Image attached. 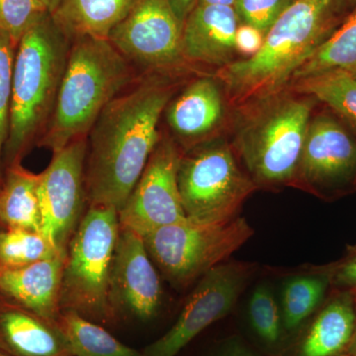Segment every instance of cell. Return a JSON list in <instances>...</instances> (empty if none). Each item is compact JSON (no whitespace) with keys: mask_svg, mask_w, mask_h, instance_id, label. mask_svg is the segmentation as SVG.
Masks as SVG:
<instances>
[{"mask_svg":"<svg viewBox=\"0 0 356 356\" xmlns=\"http://www.w3.org/2000/svg\"><path fill=\"white\" fill-rule=\"evenodd\" d=\"M175 74H140L105 107L88 137V207L121 209L161 142L159 122L177 93Z\"/></svg>","mask_w":356,"mask_h":356,"instance_id":"obj_1","label":"cell"},{"mask_svg":"<svg viewBox=\"0 0 356 356\" xmlns=\"http://www.w3.org/2000/svg\"><path fill=\"white\" fill-rule=\"evenodd\" d=\"M341 20L337 0H295L266 33L259 53L220 69L225 93L245 105L283 90Z\"/></svg>","mask_w":356,"mask_h":356,"instance_id":"obj_2","label":"cell"},{"mask_svg":"<svg viewBox=\"0 0 356 356\" xmlns=\"http://www.w3.org/2000/svg\"><path fill=\"white\" fill-rule=\"evenodd\" d=\"M72 42L50 13L42 16L20 40L13 67L10 127L4 147V170L21 165L48 127Z\"/></svg>","mask_w":356,"mask_h":356,"instance_id":"obj_3","label":"cell"},{"mask_svg":"<svg viewBox=\"0 0 356 356\" xmlns=\"http://www.w3.org/2000/svg\"><path fill=\"white\" fill-rule=\"evenodd\" d=\"M140 76L108 39H72L55 109L37 147L55 153L88 139L105 107Z\"/></svg>","mask_w":356,"mask_h":356,"instance_id":"obj_4","label":"cell"},{"mask_svg":"<svg viewBox=\"0 0 356 356\" xmlns=\"http://www.w3.org/2000/svg\"><path fill=\"white\" fill-rule=\"evenodd\" d=\"M317 103L283 89L245 104L232 147L259 189L291 186Z\"/></svg>","mask_w":356,"mask_h":356,"instance_id":"obj_5","label":"cell"},{"mask_svg":"<svg viewBox=\"0 0 356 356\" xmlns=\"http://www.w3.org/2000/svg\"><path fill=\"white\" fill-rule=\"evenodd\" d=\"M120 224L113 207H88L67 245L60 287V309L99 325H113L110 275Z\"/></svg>","mask_w":356,"mask_h":356,"instance_id":"obj_6","label":"cell"},{"mask_svg":"<svg viewBox=\"0 0 356 356\" xmlns=\"http://www.w3.org/2000/svg\"><path fill=\"white\" fill-rule=\"evenodd\" d=\"M177 182L186 217L199 222L240 217L243 203L259 191L233 147L216 137L182 153Z\"/></svg>","mask_w":356,"mask_h":356,"instance_id":"obj_7","label":"cell"},{"mask_svg":"<svg viewBox=\"0 0 356 356\" xmlns=\"http://www.w3.org/2000/svg\"><path fill=\"white\" fill-rule=\"evenodd\" d=\"M243 217L207 222L186 218L143 236L154 266L173 287L184 289L224 262L254 236Z\"/></svg>","mask_w":356,"mask_h":356,"instance_id":"obj_8","label":"cell"},{"mask_svg":"<svg viewBox=\"0 0 356 356\" xmlns=\"http://www.w3.org/2000/svg\"><path fill=\"white\" fill-rule=\"evenodd\" d=\"M291 187L327 201L356 191V136L325 105L312 115Z\"/></svg>","mask_w":356,"mask_h":356,"instance_id":"obj_9","label":"cell"},{"mask_svg":"<svg viewBox=\"0 0 356 356\" xmlns=\"http://www.w3.org/2000/svg\"><path fill=\"white\" fill-rule=\"evenodd\" d=\"M184 25L170 0H136L107 39L140 74H175L187 65Z\"/></svg>","mask_w":356,"mask_h":356,"instance_id":"obj_10","label":"cell"},{"mask_svg":"<svg viewBox=\"0 0 356 356\" xmlns=\"http://www.w3.org/2000/svg\"><path fill=\"white\" fill-rule=\"evenodd\" d=\"M257 264L226 261L198 281L172 329L149 344L140 356H175L206 327L228 315L240 298Z\"/></svg>","mask_w":356,"mask_h":356,"instance_id":"obj_11","label":"cell"},{"mask_svg":"<svg viewBox=\"0 0 356 356\" xmlns=\"http://www.w3.org/2000/svg\"><path fill=\"white\" fill-rule=\"evenodd\" d=\"M86 154L88 139L76 140L53 153L50 165L39 173L41 232L62 254L88 208Z\"/></svg>","mask_w":356,"mask_h":356,"instance_id":"obj_12","label":"cell"},{"mask_svg":"<svg viewBox=\"0 0 356 356\" xmlns=\"http://www.w3.org/2000/svg\"><path fill=\"white\" fill-rule=\"evenodd\" d=\"M182 153L170 136L163 135L137 184L119 210L121 227L145 236L186 219L177 182Z\"/></svg>","mask_w":356,"mask_h":356,"instance_id":"obj_13","label":"cell"},{"mask_svg":"<svg viewBox=\"0 0 356 356\" xmlns=\"http://www.w3.org/2000/svg\"><path fill=\"white\" fill-rule=\"evenodd\" d=\"M163 289L144 238L120 226L110 275L109 298L119 318L130 316L147 322L156 315Z\"/></svg>","mask_w":356,"mask_h":356,"instance_id":"obj_14","label":"cell"},{"mask_svg":"<svg viewBox=\"0 0 356 356\" xmlns=\"http://www.w3.org/2000/svg\"><path fill=\"white\" fill-rule=\"evenodd\" d=\"M175 95L163 116L178 147L185 152L215 138L212 134L221 127L226 115L225 90L219 79L197 77Z\"/></svg>","mask_w":356,"mask_h":356,"instance_id":"obj_15","label":"cell"},{"mask_svg":"<svg viewBox=\"0 0 356 356\" xmlns=\"http://www.w3.org/2000/svg\"><path fill=\"white\" fill-rule=\"evenodd\" d=\"M240 18L235 7L196 6L184 25L182 48L187 64L226 67L233 63Z\"/></svg>","mask_w":356,"mask_h":356,"instance_id":"obj_16","label":"cell"},{"mask_svg":"<svg viewBox=\"0 0 356 356\" xmlns=\"http://www.w3.org/2000/svg\"><path fill=\"white\" fill-rule=\"evenodd\" d=\"M65 255L0 268V295L40 317L58 323Z\"/></svg>","mask_w":356,"mask_h":356,"instance_id":"obj_17","label":"cell"},{"mask_svg":"<svg viewBox=\"0 0 356 356\" xmlns=\"http://www.w3.org/2000/svg\"><path fill=\"white\" fill-rule=\"evenodd\" d=\"M0 351L9 356H74L60 324L0 295Z\"/></svg>","mask_w":356,"mask_h":356,"instance_id":"obj_18","label":"cell"},{"mask_svg":"<svg viewBox=\"0 0 356 356\" xmlns=\"http://www.w3.org/2000/svg\"><path fill=\"white\" fill-rule=\"evenodd\" d=\"M355 325V297L339 291L318 309L290 356H339L350 348Z\"/></svg>","mask_w":356,"mask_h":356,"instance_id":"obj_19","label":"cell"},{"mask_svg":"<svg viewBox=\"0 0 356 356\" xmlns=\"http://www.w3.org/2000/svg\"><path fill=\"white\" fill-rule=\"evenodd\" d=\"M136 0H60L51 15L70 38L107 39Z\"/></svg>","mask_w":356,"mask_h":356,"instance_id":"obj_20","label":"cell"},{"mask_svg":"<svg viewBox=\"0 0 356 356\" xmlns=\"http://www.w3.org/2000/svg\"><path fill=\"white\" fill-rule=\"evenodd\" d=\"M39 182L40 175L22 165L4 170L0 191V222L4 228L41 232Z\"/></svg>","mask_w":356,"mask_h":356,"instance_id":"obj_21","label":"cell"},{"mask_svg":"<svg viewBox=\"0 0 356 356\" xmlns=\"http://www.w3.org/2000/svg\"><path fill=\"white\" fill-rule=\"evenodd\" d=\"M334 70L356 81V6L295 72L291 83Z\"/></svg>","mask_w":356,"mask_h":356,"instance_id":"obj_22","label":"cell"},{"mask_svg":"<svg viewBox=\"0 0 356 356\" xmlns=\"http://www.w3.org/2000/svg\"><path fill=\"white\" fill-rule=\"evenodd\" d=\"M330 285L327 268L311 269L289 278L281 295L283 327L288 332H294L303 325L322 305Z\"/></svg>","mask_w":356,"mask_h":356,"instance_id":"obj_23","label":"cell"},{"mask_svg":"<svg viewBox=\"0 0 356 356\" xmlns=\"http://www.w3.org/2000/svg\"><path fill=\"white\" fill-rule=\"evenodd\" d=\"M300 95L312 96L337 114L356 136V81L339 70L322 72L290 83Z\"/></svg>","mask_w":356,"mask_h":356,"instance_id":"obj_24","label":"cell"},{"mask_svg":"<svg viewBox=\"0 0 356 356\" xmlns=\"http://www.w3.org/2000/svg\"><path fill=\"white\" fill-rule=\"evenodd\" d=\"M58 324L67 337L74 356H140L122 343L102 325L72 311L62 312Z\"/></svg>","mask_w":356,"mask_h":356,"instance_id":"obj_25","label":"cell"},{"mask_svg":"<svg viewBox=\"0 0 356 356\" xmlns=\"http://www.w3.org/2000/svg\"><path fill=\"white\" fill-rule=\"evenodd\" d=\"M65 255L41 232L0 229V268H13Z\"/></svg>","mask_w":356,"mask_h":356,"instance_id":"obj_26","label":"cell"},{"mask_svg":"<svg viewBox=\"0 0 356 356\" xmlns=\"http://www.w3.org/2000/svg\"><path fill=\"white\" fill-rule=\"evenodd\" d=\"M248 316L255 334L267 344L278 343L282 332L281 309L267 285L255 288L248 302Z\"/></svg>","mask_w":356,"mask_h":356,"instance_id":"obj_27","label":"cell"},{"mask_svg":"<svg viewBox=\"0 0 356 356\" xmlns=\"http://www.w3.org/2000/svg\"><path fill=\"white\" fill-rule=\"evenodd\" d=\"M16 46L0 29V191L4 180L3 154L10 127L11 81Z\"/></svg>","mask_w":356,"mask_h":356,"instance_id":"obj_28","label":"cell"},{"mask_svg":"<svg viewBox=\"0 0 356 356\" xmlns=\"http://www.w3.org/2000/svg\"><path fill=\"white\" fill-rule=\"evenodd\" d=\"M48 13L39 0H0V29L17 48L25 33Z\"/></svg>","mask_w":356,"mask_h":356,"instance_id":"obj_29","label":"cell"},{"mask_svg":"<svg viewBox=\"0 0 356 356\" xmlns=\"http://www.w3.org/2000/svg\"><path fill=\"white\" fill-rule=\"evenodd\" d=\"M295 0H236L235 9L241 23L266 35L274 23Z\"/></svg>","mask_w":356,"mask_h":356,"instance_id":"obj_30","label":"cell"},{"mask_svg":"<svg viewBox=\"0 0 356 356\" xmlns=\"http://www.w3.org/2000/svg\"><path fill=\"white\" fill-rule=\"evenodd\" d=\"M327 271L331 284L339 291L350 292L356 296V250L339 264L327 267Z\"/></svg>","mask_w":356,"mask_h":356,"instance_id":"obj_31","label":"cell"},{"mask_svg":"<svg viewBox=\"0 0 356 356\" xmlns=\"http://www.w3.org/2000/svg\"><path fill=\"white\" fill-rule=\"evenodd\" d=\"M266 34L252 26L241 23L236 33V51L243 58L254 57L264 44Z\"/></svg>","mask_w":356,"mask_h":356,"instance_id":"obj_32","label":"cell"},{"mask_svg":"<svg viewBox=\"0 0 356 356\" xmlns=\"http://www.w3.org/2000/svg\"><path fill=\"white\" fill-rule=\"evenodd\" d=\"M214 356H261L248 348L238 337L227 339L221 344Z\"/></svg>","mask_w":356,"mask_h":356,"instance_id":"obj_33","label":"cell"},{"mask_svg":"<svg viewBox=\"0 0 356 356\" xmlns=\"http://www.w3.org/2000/svg\"><path fill=\"white\" fill-rule=\"evenodd\" d=\"M170 1L178 18L184 23L187 16L197 4L198 0H170Z\"/></svg>","mask_w":356,"mask_h":356,"instance_id":"obj_34","label":"cell"},{"mask_svg":"<svg viewBox=\"0 0 356 356\" xmlns=\"http://www.w3.org/2000/svg\"><path fill=\"white\" fill-rule=\"evenodd\" d=\"M356 0H337V10L341 19L355 8Z\"/></svg>","mask_w":356,"mask_h":356,"instance_id":"obj_35","label":"cell"},{"mask_svg":"<svg viewBox=\"0 0 356 356\" xmlns=\"http://www.w3.org/2000/svg\"><path fill=\"white\" fill-rule=\"evenodd\" d=\"M236 0H198L196 6H225L235 7Z\"/></svg>","mask_w":356,"mask_h":356,"instance_id":"obj_36","label":"cell"},{"mask_svg":"<svg viewBox=\"0 0 356 356\" xmlns=\"http://www.w3.org/2000/svg\"><path fill=\"white\" fill-rule=\"evenodd\" d=\"M39 1H41L46 6L49 13L54 14L57 10L58 6H60V0H39Z\"/></svg>","mask_w":356,"mask_h":356,"instance_id":"obj_37","label":"cell"},{"mask_svg":"<svg viewBox=\"0 0 356 356\" xmlns=\"http://www.w3.org/2000/svg\"><path fill=\"white\" fill-rule=\"evenodd\" d=\"M348 353H353V355H356V325L355 334H353V339H351V343L350 344V348H348Z\"/></svg>","mask_w":356,"mask_h":356,"instance_id":"obj_38","label":"cell"},{"mask_svg":"<svg viewBox=\"0 0 356 356\" xmlns=\"http://www.w3.org/2000/svg\"><path fill=\"white\" fill-rule=\"evenodd\" d=\"M339 356H356V355H353V353H348V351H346V353H341V355H339Z\"/></svg>","mask_w":356,"mask_h":356,"instance_id":"obj_39","label":"cell"},{"mask_svg":"<svg viewBox=\"0 0 356 356\" xmlns=\"http://www.w3.org/2000/svg\"><path fill=\"white\" fill-rule=\"evenodd\" d=\"M0 356H9V355H6V353H1V351H0Z\"/></svg>","mask_w":356,"mask_h":356,"instance_id":"obj_40","label":"cell"},{"mask_svg":"<svg viewBox=\"0 0 356 356\" xmlns=\"http://www.w3.org/2000/svg\"><path fill=\"white\" fill-rule=\"evenodd\" d=\"M4 229V227L2 226L1 222H0V229Z\"/></svg>","mask_w":356,"mask_h":356,"instance_id":"obj_41","label":"cell"},{"mask_svg":"<svg viewBox=\"0 0 356 356\" xmlns=\"http://www.w3.org/2000/svg\"><path fill=\"white\" fill-rule=\"evenodd\" d=\"M353 297H355V301H356V296H353Z\"/></svg>","mask_w":356,"mask_h":356,"instance_id":"obj_42","label":"cell"}]
</instances>
